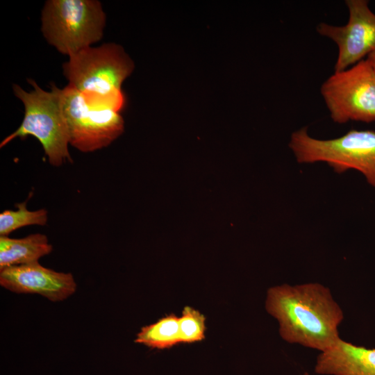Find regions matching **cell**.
Listing matches in <instances>:
<instances>
[{
    "mask_svg": "<svg viewBox=\"0 0 375 375\" xmlns=\"http://www.w3.org/2000/svg\"><path fill=\"white\" fill-rule=\"evenodd\" d=\"M265 309L278 321L279 334L288 343L322 352L340 339L343 311L330 290L319 283L272 287Z\"/></svg>",
    "mask_w": 375,
    "mask_h": 375,
    "instance_id": "obj_1",
    "label": "cell"
},
{
    "mask_svg": "<svg viewBox=\"0 0 375 375\" xmlns=\"http://www.w3.org/2000/svg\"><path fill=\"white\" fill-rule=\"evenodd\" d=\"M133 69L134 63L124 48L114 42L83 49L69 56L68 61L62 64L68 85L90 103L119 112L126 103L122 83Z\"/></svg>",
    "mask_w": 375,
    "mask_h": 375,
    "instance_id": "obj_2",
    "label": "cell"
},
{
    "mask_svg": "<svg viewBox=\"0 0 375 375\" xmlns=\"http://www.w3.org/2000/svg\"><path fill=\"white\" fill-rule=\"evenodd\" d=\"M27 81L33 88L30 92L19 85H12L14 94L24 106V115L19 128L1 141L0 147L16 138L30 135L39 140L51 165L60 166L66 161L72 162L68 150L69 135L60 88L51 83L48 92L34 80L28 78Z\"/></svg>",
    "mask_w": 375,
    "mask_h": 375,
    "instance_id": "obj_3",
    "label": "cell"
},
{
    "mask_svg": "<svg viewBox=\"0 0 375 375\" xmlns=\"http://www.w3.org/2000/svg\"><path fill=\"white\" fill-rule=\"evenodd\" d=\"M301 164L326 162L335 172L356 170L375 188V131L352 129L335 138L310 136L306 126L294 131L288 144Z\"/></svg>",
    "mask_w": 375,
    "mask_h": 375,
    "instance_id": "obj_4",
    "label": "cell"
},
{
    "mask_svg": "<svg viewBox=\"0 0 375 375\" xmlns=\"http://www.w3.org/2000/svg\"><path fill=\"white\" fill-rule=\"evenodd\" d=\"M106 15L98 0H48L41 12V32L47 42L70 56L103 36Z\"/></svg>",
    "mask_w": 375,
    "mask_h": 375,
    "instance_id": "obj_5",
    "label": "cell"
},
{
    "mask_svg": "<svg viewBox=\"0 0 375 375\" xmlns=\"http://www.w3.org/2000/svg\"><path fill=\"white\" fill-rule=\"evenodd\" d=\"M320 93L334 122L375 121V72L366 58L334 72L322 84Z\"/></svg>",
    "mask_w": 375,
    "mask_h": 375,
    "instance_id": "obj_6",
    "label": "cell"
},
{
    "mask_svg": "<svg viewBox=\"0 0 375 375\" xmlns=\"http://www.w3.org/2000/svg\"><path fill=\"white\" fill-rule=\"evenodd\" d=\"M69 144L83 153L110 145L124 130L120 112L106 106L90 103L74 88L60 89Z\"/></svg>",
    "mask_w": 375,
    "mask_h": 375,
    "instance_id": "obj_7",
    "label": "cell"
},
{
    "mask_svg": "<svg viewBox=\"0 0 375 375\" xmlns=\"http://www.w3.org/2000/svg\"><path fill=\"white\" fill-rule=\"evenodd\" d=\"M347 23L335 26L322 22L317 33L333 41L338 47L334 72L344 70L365 60L375 51V13L367 0H346Z\"/></svg>",
    "mask_w": 375,
    "mask_h": 375,
    "instance_id": "obj_8",
    "label": "cell"
},
{
    "mask_svg": "<svg viewBox=\"0 0 375 375\" xmlns=\"http://www.w3.org/2000/svg\"><path fill=\"white\" fill-rule=\"evenodd\" d=\"M0 284L18 294H38L52 301L73 294L76 284L70 273L56 272L38 262L0 269Z\"/></svg>",
    "mask_w": 375,
    "mask_h": 375,
    "instance_id": "obj_9",
    "label": "cell"
},
{
    "mask_svg": "<svg viewBox=\"0 0 375 375\" xmlns=\"http://www.w3.org/2000/svg\"><path fill=\"white\" fill-rule=\"evenodd\" d=\"M315 372L322 375H375V349L341 338L317 358Z\"/></svg>",
    "mask_w": 375,
    "mask_h": 375,
    "instance_id": "obj_10",
    "label": "cell"
},
{
    "mask_svg": "<svg viewBox=\"0 0 375 375\" xmlns=\"http://www.w3.org/2000/svg\"><path fill=\"white\" fill-rule=\"evenodd\" d=\"M52 246L47 237L41 233L31 234L22 238L0 237V269L38 262L51 252Z\"/></svg>",
    "mask_w": 375,
    "mask_h": 375,
    "instance_id": "obj_11",
    "label": "cell"
},
{
    "mask_svg": "<svg viewBox=\"0 0 375 375\" xmlns=\"http://www.w3.org/2000/svg\"><path fill=\"white\" fill-rule=\"evenodd\" d=\"M178 317L172 313L141 328L135 342L156 349H167L180 344Z\"/></svg>",
    "mask_w": 375,
    "mask_h": 375,
    "instance_id": "obj_12",
    "label": "cell"
},
{
    "mask_svg": "<svg viewBox=\"0 0 375 375\" xmlns=\"http://www.w3.org/2000/svg\"><path fill=\"white\" fill-rule=\"evenodd\" d=\"M16 210H6L0 214V235L8 236L12 231L31 225L44 226L48 219V212L45 209L30 211L26 203L17 204Z\"/></svg>",
    "mask_w": 375,
    "mask_h": 375,
    "instance_id": "obj_13",
    "label": "cell"
},
{
    "mask_svg": "<svg viewBox=\"0 0 375 375\" xmlns=\"http://www.w3.org/2000/svg\"><path fill=\"white\" fill-rule=\"evenodd\" d=\"M206 317L199 310L185 306L178 318L180 344H192L205 339Z\"/></svg>",
    "mask_w": 375,
    "mask_h": 375,
    "instance_id": "obj_14",
    "label": "cell"
},
{
    "mask_svg": "<svg viewBox=\"0 0 375 375\" xmlns=\"http://www.w3.org/2000/svg\"><path fill=\"white\" fill-rule=\"evenodd\" d=\"M375 72V51L370 53L366 58Z\"/></svg>",
    "mask_w": 375,
    "mask_h": 375,
    "instance_id": "obj_15",
    "label": "cell"
},
{
    "mask_svg": "<svg viewBox=\"0 0 375 375\" xmlns=\"http://www.w3.org/2000/svg\"><path fill=\"white\" fill-rule=\"evenodd\" d=\"M303 375H309L307 372L304 373Z\"/></svg>",
    "mask_w": 375,
    "mask_h": 375,
    "instance_id": "obj_16",
    "label": "cell"
}]
</instances>
